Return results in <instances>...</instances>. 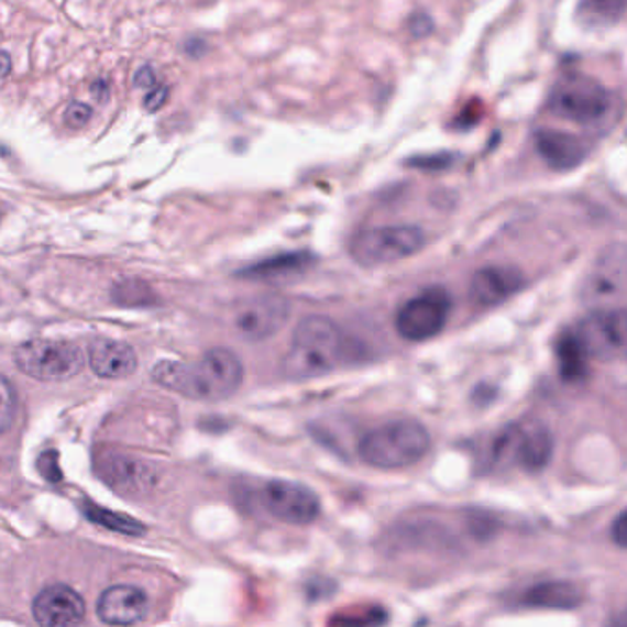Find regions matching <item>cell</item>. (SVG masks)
Masks as SVG:
<instances>
[{
  "label": "cell",
  "instance_id": "22",
  "mask_svg": "<svg viewBox=\"0 0 627 627\" xmlns=\"http://www.w3.org/2000/svg\"><path fill=\"white\" fill-rule=\"evenodd\" d=\"M627 10V0H580L576 18L587 29H609Z\"/></svg>",
  "mask_w": 627,
  "mask_h": 627
},
{
  "label": "cell",
  "instance_id": "5",
  "mask_svg": "<svg viewBox=\"0 0 627 627\" xmlns=\"http://www.w3.org/2000/svg\"><path fill=\"white\" fill-rule=\"evenodd\" d=\"M426 234L415 224H387L361 230L350 243L352 258L363 267L394 264L420 253Z\"/></svg>",
  "mask_w": 627,
  "mask_h": 627
},
{
  "label": "cell",
  "instance_id": "27",
  "mask_svg": "<svg viewBox=\"0 0 627 627\" xmlns=\"http://www.w3.org/2000/svg\"><path fill=\"white\" fill-rule=\"evenodd\" d=\"M41 475L45 476L46 481L59 482L62 481V471L57 468V454L45 453L40 459Z\"/></svg>",
  "mask_w": 627,
  "mask_h": 627
},
{
  "label": "cell",
  "instance_id": "28",
  "mask_svg": "<svg viewBox=\"0 0 627 627\" xmlns=\"http://www.w3.org/2000/svg\"><path fill=\"white\" fill-rule=\"evenodd\" d=\"M133 85L136 89H153L157 85V73L152 65H144V67L136 70L135 76H133Z\"/></svg>",
  "mask_w": 627,
  "mask_h": 627
},
{
  "label": "cell",
  "instance_id": "32",
  "mask_svg": "<svg viewBox=\"0 0 627 627\" xmlns=\"http://www.w3.org/2000/svg\"><path fill=\"white\" fill-rule=\"evenodd\" d=\"M185 52L188 56L197 59L207 52V41L201 40V37H190V40H186Z\"/></svg>",
  "mask_w": 627,
  "mask_h": 627
},
{
  "label": "cell",
  "instance_id": "15",
  "mask_svg": "<svg viewBox=\"0 0 627 627\" xmlns=\"http://www.w3.org/2000/svg\"><path fill=\"white\" fill-rule=\"evenodd\" d=\"M89 366L103 380H125L139 369L135 348L123 341L100 337L90 342Z\"/></svg>",
  "mask_w": 627,
  "mask_h": 627
},
{
  "label": "cell",
  "instance_id": "13",
  "mask_svg": "<svg viewBox=\"0 0 627 627\" xmlns=\"http://www.w3.org/2000/svg\"><path fill=\"white\" fill-rule=\"evenodd\" d=\"M150 609V600L144 588L118 583L101 593L96 604V615L109 626H133L144 620Z\"/></svg>",
  "mask_w": 627,
  "mask_h": 627
},
{
  "label": "cell",
  "instance_id": "18",
  "mask_svg": "<svg viewBox=\"0 0 627 627\" xmlns=\"http://www.w3.org/2000/svg\"><path fill=\"white\" fill-rule=\"evenodd\" d=\"M583 602L582 588L576 583L556 582L536 583L522 594L521 604L532 609L571 610Z\"/></svg>",
  "mask_w": 627,
  "mask_h": 627
},
{
  "label": "cell",
  "instance_id": "2",
  "mask_svg": "<svg viewBox=\"0 0 627 627\" xmlns=\"http://www.w3.org/2000/svg\"><path fill=\"white\" fill-rule=\"evenodd\" d=\"M348 346L339 326L328 317L311 315L298 322L292 348L282 361L287 380H315L339 366Z\"/></svg>",
  "mask_w": 627,
  "mask_h": 627
},
{
  "label": "cell",
  "instance_id": "26",
  "mask_svg": "<svg viewBox=\"0 0 627 627\" xmlns=\"http://www.w3.org/2000/svg\"><path fill=\"white\" fill-rule=\"evenodd\" d=\"M451 164V155L438 153V155H421V157H413L407 161V166L420 169H440L448 168Z\"/></svg>",
  "mask_w": 627,
  "mask_h": 627
},
{
  "label": "cell",
  "instance_id": "30",
  "mask_svg": "<svg viewBox=\"0 0 627 627\" xmlns=\"http://www.w3.org/2000/svg\"><path fill=\"white\" fill-rule=\"evenodd\" d=\"M168 98V87H157V89H153L152 92H147L146 98H144V107H146L150 112H157L158 109H163Z\"/></svg>",
  "mask_w": 627,
  "mask_h": 627
},
{
  "label": "cell",
  "instance_id": "7",
  "mask_svg": "<svg viewBox=\"0 0 627 627\" xmlns=\"http://www.w3.org/2000/svg\"><path fill=\"white\" fill-rule=\"evenodd\" d=\"M451 314V297L443 287H429L410 298L396 315V330L409 342H426L442 333Z\"/></svg>",
  "mask_w": 627,
  "mask_h": 627
},
{
  "label": "cell",
  "instance_id": "4",
  "mask_svg": "<svg viewBox=\"0 0 627 627\" xmlns=\"http://www.w3.org/2000/svg\"><path fill=\"white\" fill-rule=\"evenodd\" d=\"M19 372L37 382H68L85 369V355L74 342L32 339L13 352Z\"/></svg>",
  "mask_w": 627,
  "mask_h": 627
},
{
  "label": "cell",
  "instance_id": "20",
  "mask_svg": "<svg viewBox=\"0 0 627 627\" xmlns=\"http://www.w3.org/2000/svg\"><path fill=\"white\" fill-rule=\"evenodd\" d=\"M627 282V249H613L605 258L600 260L591 284L588 293L594 298L615 297L622 292L620 287Z\"/></svg>",
  "mask_w": 627,
  "mask_h": 627
},
{
  "label": "cell",
  "instance_id": "17",
  "mask_svg": "<svg viewBox=\"0 0 627 627\" xmlns=\"http://www.w3.org/2000/svg\"><path fill=\"white\" fill-rule=\"evenodd\" d=\"M315 262V256L308 251L284 253L273 258L262 260L258 264L249 265L238 271L240 278L260 282H282L308 271Z\"/></svg>",
  "mask_w": 627,
  "mask_h": 627
},
{
  "label": "cell",
  "instance_id": "19",
  "mask_svg": "<svg viewBox=\"0 0 627 627\" xmlns=\"http://www.w3.org/2000/svg\"><path fill=\"white\" fill-rule=\"evenodd\" d=\"M101 476L109 482L114 490L123 493L147 492L152 484L153 475L146 464L130 457H112L101 462Z\"/></svg>",
  "mask_w": 627,
  "mask_h": 627
},
{
  "label": "cell",
  "instance_id": "8",
  "mask_svg": "<svg viewBox=\"0 0 627 627\" xmlns=\"http://www.w3.org/2000/svg\"><path fill=\"white\" fill-rule=\"evenodd\" d=\"M554 451V440L543 426H512L498 435L493 446V459L498 462H516L528 473H539L549 465Z\"/></svg>",
  "mask_w": 627,
  "mask_h": 627
},
{
  "label": "cell",
  "instance_id": "12",
  "mask_svg": "<svg viewBox=\"0 0 627 627\" xmlns=\"http://www.w3.org/2000/svg\"><path fill=\"white\" fill-rule=\"evenodd\" d=\"M87 605L81 594L65 583H54L43 588L34 598L32 615L40 626H76L84 620Z\"/></svg>",
  "mask_w": 627,
  "mask_h": 627
},
{
  "label": "cell",
  "instance_id": "23",
  "mask_svg": "<svg viewBox=\"0 0 627 627\" xmlns=\"http://www.w3.org/2000/svg\"><path fill=\"white\" fill-rule=\"evenodd\" d=\"M84 514L87 519L100 525V527L112 530V532L123 534V536H142L146 532V528L141 521H136L133 517L125 514H117V512L107 510L95 503H84Z\"/></svg>",
  "mask_w": 627,
  "mask_h": 627
},
{
  "label": "cell",
  "instance_id": "24",
  "mask_svg": "<svg viewBox=\"0 0 627 627\" xmlns=\"http://www.w3.org/2000/svg\"><path fill=\"white\" fill-rule=\"evenodd\" d=\"M90 117H92V107L87 106L84 101H73L65 109V123L73 130L85 128L89 123Z\"/></svg>",
  "mask_w": 627,
  "mask_h": 627
},
{
  "label": "cell",
  "instance_id": "6",
  "mask_svg": "<svg viewBox=\"0 0 627 627\" xmlns=\"http://www.w3.org/2000/svg\"><path fill=\"white\" fill-rule=\"evenodd\" d=\"M549 109L569 122L591 125L609 112L610 96L598 79L585 74H563L552 87Z\"/></svg>",
  "mask_w": 627,
  "mask_h": 627
},
{
  "label": "cell",
  "instance_id": "9",
  "mask_svg": "<svg viewBox=\"0 0 627 627\" xmlns=\"http://www.w3.org/2000/svg\"><path fill=\"white\" fill-rule=\"evenodd\" d=\"M262 505L270 516L297 527L317 521L322 508L314 490L292 481L267 482L262 490Z\"/></svg>",
  "mask_w": 627,
  "mask_h": 627
},
{
  "label": "cell",
  "instance_id": "33",
  "mask_svg": "<svg viewBox=\"0 0 627 627\" xmlns=\"http://www.w3.org/2000/svg\"><path fill=\"white\" fill-rule=\"evenodd\" d=\"M90 92L100 101H106L109 98V84L107 79H96L95 84L90 85Z\"/></svg>",
  "mask_w": 627,
  "mask_h": 627
},
{
  "label": "cell",
  "instance_id": "1",
  "mask_svg": "<svg viewBox=\"0 0 627 627\" xmlns=\"http://www.w3.org/2000/svg\"><path fill=\"white\" fill-rule=\"evenodd\" d=\"M153 382L197 402H221L240 391L243 364L229 348H212L194 363L161 361L153 366Z\"/></svg>",
  "mask_w": 627,
  "mask_h": 627
},
{
  "label": "cell",
  "instance_id": "3",
  "mask_svg": "<svg viewBox=\"0 0 627 627\" xmlns=\"http://www.w3.org/2000/svg\"><path fill=\"white\" fill-rule=\"evenodd\" d=\"M431 449V435L418 421L396 420L366 432L358 446L364 464L399 470L420 462Z\"/></svg>",
  "mask_w": 627,
  "mask_h": 627
},
{
  "label": "cell",
  "instance_id": "25",
  "mask_svg": "<svg viewBox=\"0 0 627 627\" xmlns=\"http://www.w3.org/2000/svg\"><path fill=\"white\" fill-rule=\"evenodd\" d=\"M15 393L12 383L8 377H2V432H7L12 426L13 415H15Z\"/></svg>",
  "mask_w": 627,
  "mask_h": 627
},
{
  "label": "cell",
  "instance_id": "11",
  "mask_svg": "<svg viewBox=\"0 0 627 627\" xmlns=\"http://www.w3.org/2000/svg\"><path fill=\"white\" fill-rule=\"evenodd\" d=\"M576 331L591 359L616 358L627 350V309H605L588 315Z\"/></svg>",
  "mask_w": 627,
  "mask_h": 627
},
{
  "label": "cell",
  "instance_id": "10",
  "mask_svg": "<svg viewBox=\"0 0 627 627\" xmlns=\"http://www.w3.org/2000/svg\"><path fill=\"white\" fill-rule=\"evenodd\" d=\"M292 306L280 295L246 298L235 308L234 330L246 342H262L284 328Z\"/></svg>",
  "mask_w": 627,
  "mask_h": 627
},
{
  "label": "cell",
  "instance_id": "34",
  "mask_svg": "<svg viewBox=\"0 0 627 627\" xmlns=\"http://www.w3.org/2000/svg\"><path fill=\"white\" fill-rule=\"evenodd\" d=\"M2 59H4V68H2V78L7 79L10 76V68H12V62H10V54L7 51L2 52Z\"/></svg>",
  "mask_w": 627,
  "mask_h": 627
},
{
  "label": "cell",
  "instance_id": "35",
  "mask_svg": "<svg viewBox=\"0 0 627 627\" xmlns=\"http://www.w3.org/2000/svg\"><path fill=\"white\" fill-rule=\"evenodd\" d=\"M624 624H627V613L624 615Z\"/></svg>",
  "mask_w": 627,
  "mask_h": 627
},
{
  "label": "cell",
  "instance_id": "21",
  "mask_svg": "<svg viewBox=\"0 0 627 627\" xmlns=\"http://www.w3.org/2000/svg\"><path fill=\"white\" fill-rule=\"evenodd\" d=\"M556 358L560 366L561 377L566 382H578L587 374L588 355L587 348L583 346L582 339L576 330H569L556 342Z\"/></svg>",
  "mask_w": 627,
  "mask_h": 627
},
{
  "label": "cell",
  "instance_id": "16",
  "mask_svg": "<svg viewBox=\"0 0 627 627\" xmlns=\"http://www.w3.org/2000/svg\"><path fill=\"white\" fill-rule=\"evenodd\" d=\"M534 144L539 157L558 172L578 168L587 157V146L583 144L582 139L565 131L549 130V128L538 130L534 133Z\"/></svg>",
  "mask_w": 627,
  "mask_h": 627
},
{
  "label": "cell",
  "instance_id": "29",
  "mask_svg": "<svg viewBox=\"0 0 627 627\" xmlns=\"http://www.w3.org/2000/svg\"><path fill=\"white\" fill-rule=\"evenodd\" d=\"M610 538L620 549H627V510L622 512L620 516L616 517L613 527H610Z\"/></svg>",
  "mask_w": 627,
  "mask_h": 627
},
{
  "label": "cell",
  "instance_id": "14",
  "mask_svg": "<svg viewBox=\"0 0 627 627\" xmlns=\"http://www.w3.org/2000/svg\"><path fill=\"white\" fill-rule=\"evenodd\" d=\"M525 276L512 265H490L476 271L471 280V298L481 306H498L521 292Z\"/></svg>",
  "mask_w": 627,
  "mask_h": 627
},
{
  "label": "cell",
  "instance_id": "31",
  "mask_svg": "<svg viewBox=\"0 0 627 627\" xmlns=\"http://www.w3.org/2000/svg\"><path fill=\"white\" fill-rule=\"evenodd\" d=\"M429 30H431V21H429L427 15H415V18L410 19V34L415 35V37L429 34Z\"/></svg>",
  "mask_w": 627,
  "mask_h": 627
}]
</instances>
